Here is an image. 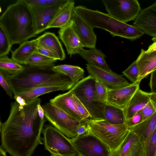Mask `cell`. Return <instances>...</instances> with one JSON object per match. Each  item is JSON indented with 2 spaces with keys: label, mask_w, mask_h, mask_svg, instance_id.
<instances>
[{
  "label": "cell",
  "mask_w": 156,
  "mask_h": 156,
  "mask_svg": "<svg viewBox=\"0 0 156 156\" xmlns=\"http://www.w3.org/2000/svg\"><path fill=\"white\" fill-rule=\"evenodd\" d=\"M37 98L20 106L16 101L11 103L9 116L0 123L1 146L12 156H31L39 144L46 119L41 120L37 110L41 103Z\"/></svg>",
  "instance_id": "obj_1"
},
{
  "label": "cell",
  "mask_w": 156,
  "mask_h": 156,
  "mask_svg": "<svg viewBox=\"0 0 156 156\" xmlns=\"http://www.w3.org/2000/svg\"><path fill=\"white\" fill-rule=\"evenodd\" d=\"M0 25L12 45L21 44L37 35L30 6L22 0L7 8L0 17Z\"/></svg>",
  "instance_id": "obj_2"
},
{
  "label": "cell",
  "mask_w": 156,
  "mask_h": 156,
  "mask_svg": "<svg viewBox=\"0 0 156 156\" xmlns=\"http://www.w3.org/2000/svg\"><path fill=\"white\" fill-rule=\"evenodd\" d=\"M23 69L12 75L5 74L14 96L40 86L53 84H75L69 77L58 73L53 67L43 68L23 65Z\"/></svg>",
  "instance_id": "obj_3"
},
{
  "label": "cell",
  "mask_w": 156,
  "mask_h": 156,
  "mask_svg": "<svg viewBox=\"0 0 156 156\" xmlns=\"http://www.w3.org/2000/svg\"><path fill=\"white\" fill-rule=\"evenodd\" d=\"M75 9L92 28L105 30L113 37L119 36L133 41L144 34L134 26L120 21L108 14L82 5L76 7Z\"/></svg>",
  "instance_id": "obj_4"
},
{
  "label": "cell",
  "mask_w": 156,
  "mask_h": 156,
  "mask_svg": "<svg viewBox=\"0 0 156 156\" xmlns=\"http://www.w3.org/2000/svg\"><path fill=\"white\" fill-rule=\"evenodd\" d=\"M88 133L98 138L110 149L112 152L119 147L129 133V130L125 123L113 124L104 119H84Z\"/></svg>",
  "instance_id": "obj_5"
},
{
  "label": "cell",
  "mask_w": 156,
  "mask_h": 156,
  "mask_svg": "<svg viewBox=\"0 0 156 156\" xmlns=\"http://www.w3.org/2000/svg\"><path fill=\"white\" fill-rule=\"evenodd\" d=\"M95 79L90 75L76 83L71 89L85 106L91 119H104L103 108L105 104L94 100Z\"/></svg>",
  "instance_id": "obj_6"
},
{
  "label": "cell",
  "mask_w": 156,
  "mask_h": 156,
  "mask_svg": "<svg viewBox=\"0 0 156 156\" xmlns=\"http://www.w3.org/2000/svg\"><path fill=\"white\" fill-rule=\"evenodd\" d=\"M42 133L44 148L51 154L77 155L69 138L53 126H44Z\"/></svg>",
  "instance_id": "obj_7"
},
{
  "label": "cell",
  "mask_w": 156,
  "mask_h": 156,
  "mask_svg": "<svg viewBox=\"0 0 156 156\" xmlns=\"http://www.w3.org/2000/svg\"><path fill=\"white\" fill-rule=\"evenodd\" d=\"M42 107L45 118L53 126L69 138L77 136L76 129L81 121H78L49 102Z\"/></svg>",
  "instance_id": "obj_8"
},
{
  "label": "cell",
  "mask_w": 156,
  "mask_h": 156,
  "mask_svg": "<svg viewBox=\"0 0 156 156\" xmlns=\"http://www.w3.org/2000/svg\"><path fill=\"white\" fill-rule=\"evenodd\" d=\"M69 140L78 156H111L112 152L109 147L90 133Z\"/></svg>",
  "instance_id": "obj_9"
},
{
  "label": "cell",
  "mask_w": 156,
  "mask_h": 156,
  "mask_svg": "<svg viewBox=\"0 0 156 156\" xmlns=\"http://www.w3.org/2000/svg\"><path fill=\"white\" fill-rule=\"evenodd\" d=\"M108 14L124 23L135 20L142 10L136 0H103Z\"/></svg>",
  "instance_id": "obj_10"
},
{
  "label": "cell",
  "mask_w": 156,
  "mask_h": 156,
  "mask_svg": "<svg viewBox=\"0 0 156 156\" xmlns=\"http://www.w3.org/2000/svg\"><path fill=\"white\" fill-rule=\"evenodd\" d=\"M69 0L49 6H29L31 11L36 34L47 29L58 12Z\"/></svg>",
  "instance_id": "obj_11"
},
{
  "label": "cell",
  "mask_w": 156,
  "mask_h": 156,
  "mask_svg": "<svg viewBox=\"0 0 156 156\" xmlns=\"http://www.w3.org/2000/svg\"><path fill=\"white\" fill-rule=\"evenodd\" d=\"M86 69L89 74L95 79L104 85L108 89H116L129 85L123 75L109 71L90 64H86Z\"/></svg>",
  "instance_id": "obj_12"
},
{
  "label": "cell",
  "mask_w": 156,
  "mask_h": 156,
  "mask_svg": "<svg viewBox=\"0 0 156 156\" xmlns=\"http://www.w3.org/2000/svg\"><path fill=\"white\" fill-rule=\"evenodd\" d=\"M143 135L129 130L125 140L111 156H145Z\"/></svg>",
  "instance_id": "obj_13"
},
{
  "label": "cell",
  "mask_w": 156,
  "mask_h": 156,
  "mask_svg": "<svg viewBox=\"0 0 156 156\" xmlns=\"http://www.w3.org/2000/svg\"><path fill=\"white\" fill-rule=\"evenodd\" d=\"M133 24L144 34L156 37V2L142 9Z\"/></svg>",
  "instance_id": "obj_14"
},
{
  "label": "cell",
  "mask_w": 156,
  "mask_h": 156,
  "mask_svg": "<svg viewBox=\"0 0 156 156\" xmlns=\"http://www.w3.org/2000/svg\"><path fill=\"white\" fill-rule=\"evenodd\" d=\"M139 84L131 83L116 89H108L107 103L124 110L131 99L139 89Z\"/></svg>",
  "instance_id": "obj_15"
},
{
  "label": "cell",
  "mask_w": 156,
  "mask_h": 156,
  "mask_svg": "<svg viewBox=\"0 0 156 156\" xmlns=\"http://www.w3.org/2000/svg\"><path fill=\"white\" fill-rule=\"evenodd\" d=\"M74 30L84 47L90 48H95L97 36L88 23L75 12L73 19Z\"/></svg>",
  "instance_id": "obj_16"
},
{
  "label": "cell",
  "mask_w": 156,
  "mask_h": 156,
  "mask_svg": "<svg viewBox=\"0 0 156 156\" xmlns=\"http://www.w3.org/2000/svg\"><path fill=\"white\" fill-rule=\"evenodd\" d=\"M58 33L70 57L83 49L84 46L74 30L73 20L66 26L60 28Z\"/></svg>",
  "instance_id": "obj_17"
},
{
  "label": "cell",
  "mask_w": 156,
  "mask_h": 156,
  "mask_svg": "<svg viewBox=\"0 0 156 156\" xmlns=\"http://www.w3.org/2000/svg\"><path fill=\"white\" fill-rule=\"evenodd\" d=\"M73 94V91L70 90L66 93L60 94L51 99L50 100L49 103L78 121H82L83 119L74 106Z\"/></svg>",
  "instance_id": "obj_18"
},
{
  "label": "cell",
  "mask_w": 156,
  "mask_h": 156,
  "mask_svg": "<svg viewBox=\"0 0 156 156\" xmlns=\"http://www.w3.org/2000/svg\"><path fill=\"white\" fill-rule=\"evenodd\" d=\"M136 61L139 71L136 83L140 84L143 78L156 69V51L146 53L141 49Z\"/></svg>",
  "instance_id": "obj_19"
},
{
  "label": "cell",
  "mask_w": 156,
  "mask_h": 156,
  "mask_svg": "<svg viewBox=\"0 0 156 156\" xmlns=\"http://www.w3.org/2000/svg\"><path fill=\"white\" fill-rule=\"evenodd\" d=\"M74 85L56 84L41 86L21 93L17 95L23 98L27 103L37 98L41 95L49 92L59 90H70Z\"/></svg>",
  "instance_id": "obj_20"
},
{
  "label": "cell",
  "mask_w": 156,
  "mask_h": 156,
  "mask_svg": "<svg viewBox=\"0 0 156 156\" xmlns=\"http://www.w3.org/2000/svg\"><path fill=\"white\" fill-rule=\"evenodd\" d=\"M150 94L151 93L144 91L140 89L136 91L123 110L126 120L144 108L149 101Z\"/></svg>",
  "instance_id": "obj_21"
},
{
  "label": "cell",
  "mask_w": 156,
  "mask_h": 156,
  "mask_svg": "<svg viewBox=\"0 0 156 156\" xmlns=\"http://www.w3.org/2000/svg\"><path fill=\"white\" fill-rule=\"evenodd\" d=\"M38 44L47 49L56 55L59 60L62 61L66 57L64 51L58 38L53 33L45 32L38 38Z\"/></svg>",
  "instance_id": "obj_22"
},
{
  "label": "cell",
  "mask_w": 156,
  "mask_h": 156,
  "mask_svg": "<svg viewBox=\"0 0 156 156\" xmlns=\"http://www.w3.org/2000/svg\"><path fill=\"white\" fill-rule=\"evenodd\" d=\"M76 11L75 2L69 0L58 12L47 29L51 28H63L69 24L72 20Z\"/></svg>",
  "instance_id": "obj_23"
},
{
  "label": "cell",
  "mask_w": 156,
  "mask_h": 156,
  "mask_svg": "<svg viewBox=\"0 0 156 156\" xmlns=\"http://www.w3.org/2000/svg\"><path fill=\"white\" fill-rule=\"evenodd\" d=\"M37 44V38L23 42L12 53L11 58L24 65L26 61L36 51Z\"/></svg>",
  "instance_id": "obj_24"
},
{
  "label": "cell",
  "mask_w": 156,
  "mask_h": 156,
  "mask_svg": "<svg viewBox=\"0 0 156 156\" xmlns=\"http://www.w3.org/2000/svg\"><path fill=\"white\" fill-rule=\"evenodd\" d=\"M88 63L109 71H112L105 59V55L95 48L89 50L83 49L78 53Z\"/></svg>",
  "instance_id": "obj_25"
},
{
  "label": "cell",
  "mask_w": 156,
  "mask_h": 156,
  "mask_svg": "<svg viewBox=\"0 0 156 156\" xmlns=\"http://www.w3.org/2000/svg\"><path fill=\"white\" fill-rule=\"evenodd\" d=\"M103 112L105 119L111 124L125 123L126 119L123 110L106 103L104 105Z\"/></svg>",
  "instance_id": "obj_26"
},
{
  "label": "cell",
  "mask_w": 156,
  "mask_h": 156,
  "mask_svg": "<svg viewBox=\"0 0 156 156\" xmlns=\"http://www.w3.org/2000/svg\"><path fill=\"white\" fill-rule=\"evenodd\" d=\"M52 69L56 72L67 76L76 83L84 78V71L78 66L61 65L55 66Z\"/></svg>",
  "instance_id": "obj_27"
},
{
  "label": "cell",
  "mask_w": 156,
  "mask_h": 156,
  "mask_svg": "<svg viewBox=\"0 0 156 156\" xmlns=\"http://www.w3.org/2000/svg\"><path fill=\"white\" fill-rule=\"evenodd\" d=\"M57 60L35 52L26 61L24 65L43 68L51 67L55 66V63Z\"/></svg>",
  "instance_id": "obj_28"
},
{
  "label": "cell",
  "mask_w": 156,
  "mask_h": 156,
  "mask_svg": "<svg viewBox=\"0 0 156 156\" xmlns=\"http://www.w3.org/2000/svg\"><path fill=\"white\" fill-rule=\"evenodd\" d=\"M23 67V65L7 55L0 57V71L6 74H15L21 71Z\"/></svg>",
  "instance_id": "obj_29"
},
{
  "label": "cell",
  "mask_w": 156,
  "mask_h": 156,
  "mask_svg": "<svg viewBox=\"0 0 156 156\" xmlns=\"http://www.w3.org/2000/svg\"><path fill=\"white\" fill-rule=\"evenodd\" d=\"M108 89L102 83L95 79L94 100L101 104L107 103Z\"/></svg>",
  "instance_id": "obj_30"
},
{
  "label": "cell",
  "mask_w": 156,
  "mask_h": 156,
  "mask_svg": "<svg viewBox=\"0 0 156 156\" xmlns=\"http://www.w3.org/2000/svg\"><path fill=\"white\" fill-rule=\"evenodd\" d=\"M156 127V112L148 119L143 137L144 143L145 155L151 136Z\"/></svg>",
  "instance_id": "obj_31"
},
{
  "label": "cell",
  "mask_w": 156,
  "mask_h": 156,
  "mask_svg": "<svg viewBox=\"0 0 156 156\" xmlns=\"http://www.w3.org/2000/svg\"><path fill=\"white\" fill-rule=\"evenodd\" d=\"M12 45L5 31L0 25V57L7 55Z\"/></svg>",
  "instance_id": "obj_32"
},
{
  "label": "cell",
  "mask_w": 156,
  "mask_h": 156,
  "mask_svg": "<svg viewBox=\"0 0 156 156\" xmlns=\"http://www.w3.org/2000/svg\"><path fill=\"white\" fill-rule=\"evenodd\" d=\"M132 83H137L138 78L139 71L136 60L134 61L126 69L122 72Z\"/></svg>",
  "instance_id": "obj_33"
},
{
  "label": "cell",
  "mask_w": 156,
  "mask_h": 156,
  "mask_svg": "<svg viewBox=\"0 0 156 156\" xmlns=\"http://www.w3.org/2000/svg\"><path fill=\"white\" fill-rule=\"evenodd\" d=\"M67 0H22L29 6L47 7L57 5Z\"/></svg>",
  "instance_id": "obj_34"
},
{
  "label": "cell",
  "mask_w": 156,
  "mask_h": 156,
  "mask_svg": "<svg viewBox=\"0 0 156 156\" xmlns=\"http://www.w3.org/2000/svg\"><path fill=\"white\" fill-rule=\"evenodd\" d=\"M73 98L75 108L81 118L83 119L91 118V115L87 110L74 93Z\"/></svg>",
  "instance_id": "obj_35"
},
{
  "label": "cell",
  "mask_w": 156,
  "mask_h": 156,
  "mask_svg": "<svg viewBox=\"0 0 156 156\" xmlns=\"http://www.w3.org/2000/svg\"><path fill=\"white\" fill-rule=\"evenodd\" d=\"M0 84L6 94L11 99L14 98L13 90L8 81L5 73L0 71Z\"/></svg>",
  "instance_id": "obj_36"
},
{
  "label": "cell",
  "mask_w": 156,
  "mask_h": 156,
  "mask_svg": "<svg viewBox=\"0 0 156 156\" xmlns=\"http://www.w3.org/2000/svg\"><path fill=\"white\" fill-rule=\"evenodd\" d=\"M140 112L143 118V121L151 117L156 112V108L152 102L150 101Z\"/></svg>",
  "instance_id": "obj_37"
},
{
  "label": "cell",
  "mask_w": 156,
  "mask_h": 156,
  "mask_svg": "<svg viewBox=\"0 0 156 156\" xmlns=\"http://www.w3.org/2000/svg\"><path fill=\"white\" fill-rule=\"evenodd\" d=\"M145 156H156V127L150 140Z\"/></svg>",
  "instance_id": "obj_38"
},
{
  "label": "cell",
  "mask_w": 156,
  "mask_h": 156,
  "mask_svg": "<svg viewBox=\"0 0 156 156\" xmlns=\"http://www.w3.org/2000/svg\"><path fill=\"white\" fill-rule=\"evenodd\" d=\"M143 121L142 115L140 111L131 118L126 120L125 123L129 129L139 124Z\"/></svg>",
  "instance_id": "obj_39"
},
{
  "label": "cell",
  "mask_w": 156,
  "mask_h": 156,
  "mask_svg": "<svg viewBox=\"0 0 156 156\" xmlns=\"http://www.w3.org/2000/svg\"><path fill=\"white\" fill-rule=\"evenodd\" d=\"M36 52L47 57L59 60L58 56L54 53L38 44L37 46Z\"/></svg>",
  "instance_id": "obj_40"
},
{
  "label": "cell",
  "mask_w": 156,
  "mask_h": 156,
  "mask_svg": "<svg viewBox=\"0 0 156 156\" xmlns=\"http://www.w3.org/2000/svg\"><path fill=\"white\" fill-rule=\"evenodd\" d=\"M149 85L151 93L156 94V69L151 73Z\"/></svg>",
  "instance_id": "obj_41"
},
{
  "label": "cell",
  "mask_w": 156,
  "mask_h": 156,
  "mask_svg": "<svg viewBox=\"0 0 156 156\" xmlns=\"http://www.w3.org/2000/svg\"><path fill=\"white\" fill-rule=\"evenodd\" d=\"M76 132L77 136L81 135L87 133L88 129L87 124L83 120L77 127Z\"/></svg>",
  "instance_id": "obj_42"
},
{
  "label": "cell",
  "mask_w": 156,
  "mask_h": 156,
  "mask_svg": "<svg viewBox=\"0 0 156 156\" xmlns=\"http://www.w3.org/2000/svg\"><path fill=\"white\" fill-rule=\"evenodd\" d=\"M14 98L19 105L21 106H24L26 105L27 103L25 100L21 97L19 95L14 96Z\"/></svg>",
  "instance_id": "obj_43"
},
{
  "label": "cell",
  "mask_w": 156,
  "mask_h": 156,
  "mask_svg": "<svg viewBox=\"0 0 156 156\" xmlns=\"http://www.w3.org/2000/svg\"><path fill=\"white\" fill-rule=\"evenodd\" d=\"M152 40L154 41V42L148 47L147 50H145L146 53L156 51V37H153Z\"/></svg>",
  "instance_id": "obj_44"
},
{
  "label": "cell",
  "mask_w": 156,
  "mask_h": 156,
  "mask_svg": "<svg viewBox=\"0 0 156 156\" xmlns=\"http://www.w3.org/2000/svg\"><path fill=\"white\" fill-rule=\"evenodd\" d=\"M38 113L39 117L41 120H44L46 119L45 118L44 110L41 106V103L37 105Z\"/></svg>",
  "instance_id": "obj_45"
},
{
  "label": "cell",
  "mask_w": 156,
  "mask_h": 156,
  "mask_svg": "<svg viewBox=\"0 0 156 156\" xmlns=\"http://www.w3.org/2000/svg\"><path fill=\"white\" fill-rule=\"evenodd\" d=\"M0 156H7L6 151L4 150L1 146L0 148Z\"/></svg>",
  "instance_id": "obj_46"
},
{
  "label": "cell",
  "mask_w": 156,
  "mask_h": 156,
  "mask_svg": "<svg viewBox=\"0 0 156 156\" xmlns=\"http://www.w3.org/2000/svg\"><path fill=\"white\" fill-rule=\"evenodd\" d=\"M55 155V156H76V155H71V156H62V155Z\"/></svg>",
  "instance_id": "obj_47"
},
{
  "label": "cell",
  "mask_w": 156,
  "mask_h": 156,
  "mask_svg": "<svg viewBox=\"0 0 156 156\" xmlns=\"http://www.w3.org/2000/svg\"><path fill=\"white\" fill-rule=\"evenodd\" d=\"M51 156H55V155L51 154Z\"/></svg>",
  "instance_id": "obj_48"
}]
</instances>
